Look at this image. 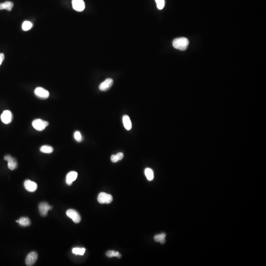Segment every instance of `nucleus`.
Wrapping results in <instances>:
<instances>
[{"instance_id":"8","label":"nucleus","mask_w":266,"mask_h":266,"mask_svg":"<svg viewBox=\"0 0 266 266\" xmlns=\"http://www.w3.org/2000/svg\"><path fill=\"white\" fill-rule=\"evenodd\" d=\"M35 94L42 99H47L50 96V92L42 87H37L35 90Z\"/></svg>"},{"instance_id":"2","label":"nucleus","mask_w":266,"mask_h":266,"mask_svg":"<svg viewBox=\"0 0 266 266\" xmlns=\"http://www.w3.org/2000/svg\"><path fill=\"white\" fill-rule=\"evenodd\" d=\"M48 122L42 119H35L33 121L32 126L36 130L39 131H43L48 125Z\"/></svg>"},{"instance_id":"3","label":"nucleus","mask_w":266,"mask_h":266,"mask_svg":"<svg viewBox=\"0 0 266 266\" xmlns=\"http://www.w3.org/2000/svg\"><path fill=\"white\" fill-rule=\"evenodd\" d=\"M112 200H113V197L112 195L105 193V192L100 193L98 197V201L101 204H110V203H112Z\"/></svg>"},{"instance_id":"15","label":"nucleus","mask_w":266,"mask_h":266,"mask_svg":"<svg viewBox=\"0 0 266 266\" xmlns=\"http://www.w3.org/2000/svg\"><path fill=\"white\" fill-rule=\"evenodd\" d=\"M16 222L18 223L21 226L23 227L29 226L31 224L30 220L27 217H22L18 220H16Z\"/></svg>"},{"instance_id":"27","label":"nucleus","mask_w":266,"mask_h":266,"mask_svg":"<svg viewBox=\"0 0 266 266\" xmlns=\"http://www.w3.org/2000/svg\"><path fill=\"white\" fill-rule=\"evenodd\" d=\"M5 59V55L3 53H0V65H1L2 62Z\"/></svg>"},{"instance_id":"1","label":"nucleus","mask_w":266,"mask_h":266,"mask_svg":"<svg viewBox=\"0 0 266 266\" xmlns=\"http://www.w3.org/2000/svg\"><path fill=\"white\" fill-rule=\"evenodd\" d=\"M189 40L186 37H178L175 39L173 42V45L177 50L182 51L185 50L189 45Z\"/></svg>"},{"instance_id":"4","label":"nucleus","mask_w":266,"mask_h":266,"mask_svg":"<svg viewBox=\"0 0 266 266\" xmlns=\"http://www.w3.org/2000/svg\"><path fill=\"white\" fill-rule=\"evenodd\" d=\"M66 214L67 216L71 219L75 223H79L81 221V215H79V212L74 209H70L67 210Z\"/></svg>"},{"instance_id":"16","label":"nucleus","mask_w":266,"mask_h":266,"mask_svg":"<svg viewBox=\"0 0 266 266\" xmlns=\"http://www.w3.org/2000/svg\"><path fill=\"white\" fill-rule=\"evenodd\" d=\"M13 2L6 1L4 3L0 4V10L6 9L8 11H11L13 7Z\"/></svg>"},{"instance_id":"25","label":"nucleus","mask_w":266,"mask_h":266,"mask_svg":"<svg viewBox=\"0 0 266 266\" xmlns=\"http://www.w3.org/2000/svg\"><path fill=\"white\" fill-rule=\"evenodd\" d=\"M116 156L117 157L118 159L119 160H122L123 158V156H124V154L123 153H122V152H119L117 154H116Z\"/></svg>"},{"instance_id":"11","label":"nucleus","mask_w":266,"mask_h":266,"mask_svg":"<svg viewBox=\"0 0 266 266\" xmlns=\"http://www.w3.org/2000/svg\"><path fill=\"white\" fill-rule=\"evenodd\" d=\"M72 5L74 9L77 11H82L85 8L83 0H73Z\"/></svg>"},{"instance_id":"22","label":"nucleus","mask_w":266,"mask_h":266,"mask_svg":"<svg viewBox=\"0 0 266 266\" xmlns=\"http://www.w3.org/2000/svg\"><path fill=\"white\" fill-rule=\"evenodd\" d=\"M157 6L159 9H162L165 6V0H155Z\"/></svg>"},{"instance_id":"9","label":"nucleus","mask_w":266,"mask_h":266,"mask_svg":"<svg viewBox=\"0 0 266 266\" xmlns=\"http://www.w3.org/2000/svg\"><path fill=\"white\" fill-rule=\"evenodd\" d=\"M1 119L2 122L6 124L10 123L13 120V115L11 111L6 110L3 112L1 116Z\"/></svg>"},{"instance_id":"7","label":"nucleus","mask_w":266,"mask_h":266,"mask_svg":"<svg viewBox=\"0 0 266 266\" xmlns=\"http://www.w3.org/2000/svg\"><path fill=\"white\" fill-rule=\"evenodd\" d=\"M4 159L6 161L8 162V168L9 170H13L17 168L18 164L15 158L11 156V155H8L5 157Z\"/></svg>"},{"instance_id":"24","label":"nucleus","mask_w":266,"mask_h":266,"mask_svg":"<svg viewBox=\"0 0 266 266\" xmlns=\"http://www.w3.org/2000/svg\"><path fill=\"white\" fill-rule=\"evenodd\" d=\"M111 160L113 163L117 162L118 161H119V160L118 159L116 155H112Z\"/></svg>"},{"instance_id":"14","label":"nucleus","mask_w":266,"mask_h":266,"mask_svg":"<svg viewBox=\"0 0 266 266\" xmlns=\"http://www.w3.org/2000/svg\"><path fill=\"white\" fill-rule=\"evenodd\" d=\"M122 120L123 123L125 128L127 130H131L132 128V122L129 116L127 115H125L123 116Z\"/></svg>"},{"instance_id":"26","label":"nucleus","mask_w":266,"mask_h":266,"mask_svg":"<svg viewBox=\"0 0 266 266\" xmlns=\"http://www.w3.org/2000/svg\"><path fill=\"white\" fill-rule=\"evenodd\" d=\"M106 255L108 257H113V251H108L106 253Z\"/></svg>"},{"instance_id":"10","label":"nucleus","mask_w":266,"mask_h":266,"mask_svg":"<svg viewBox=\"0 0 266 266\" xmlns=\"http://www.w3.org/2000/svg\"><path fill=\"white\" fill-rule=\"evenodd\" d=\"M24 187L29 192H33L37 189V185L36 183L30 180H26L24 182Z\"/></svg>"},{"instance_id":"6","label":"nucleus","mask_w":266,"mask_h":266,"mask_svg":"<svg viewBox=\"0 0 266 266\" xmlns=\"http://www.w3.org/2000/svg\"><path fill=\"white\" fill-rule=\"evenodd\" d=\"M52 207L45 202H42L40 204L39 210L40 215L43 217L47 216L48 211L51 210Z\"/></svg>"},{"instance_id":"17","label":"nucleus","mask_w":266,"mask_h":266,"mask_svg":"<svg viewBox=\"0 0 266 266\" xmlns=\"http://www.w3.org/2000/svg\"><path fill=\"white\" fill-rule=\"evenodd\" d=\"M166 234L165 233H162V234H158L156 235L155 236L154 239L155 241L156 242H159L162 244H164L166 242L165 240Z\"/></svg>"},{"instance_id":"18","label":"nucleus","mask_w":266,"mask_h":266,"mask_svg":"<svg viewBox=\"0 0 266 266\" xmlns=\"http://www.w3.org/2000/svg\"><path fill=\"white\" fill-rule=\"evenodd\" d=\"M144 173L146 177L149 181H151L154 178V173L152 169L146 168L144 170Z\"/></svg>"},{"instance_id":"21","label":"nucleus","mask_w":266,"mask_h":266,"mask_svg":"<svg viewBox=\"0 0 266 266\" xmlns=\"http://www.w3.org/2000/svg\"><path fill=\"white\" fill-rule=\"evenodd\" d=\"M32 27L33 24L31 23V22L26 21L24 22L22 24V28L24 31H28L31 29Z\"/></svg>"},{"instance_id":"23","label":"nucleus","mask_w":266,"mask_h":266,"mask_svg":"<svg viewBox=\"0 0 266 266\" xmlns=\"http://www.w3.org/2000/svg\"><path fill=\"white\" fill-rule=\"evenodd\" d=\"M74 138L78 142H81L82 141V136L80 132L76 131L74 133Z\"/></svg>"},{"instance_id":"12","label":"nucleus","mask_w":266,"mask_h":266,"mask_svg":"<svg viewBox=\"0 0 266 266\" xmlns=\"http://www.w3.org/2000/svg\"><path fill=\"white\" fill-rule=\"evenodd\" d=\"M113 83V81L112 79H107L99 86V89L101 91H105L108 90Z\"/></svg>"},{"instance_id":"19","label":"nucleus","mask_w":266,"mask_h":266,"mask_svg":"<svg viewBox=\"0 0 266 266\" xmlns=\"http://www.w3.org/2000/svg\"><path fill=\"white\" fill-rule=\"evenodd\" d=\"M53 148L50 146H43L40 147V150L42 152L44 153L50 154L53 151Z\"/></svg>"},{"instance_id":"13","label":"nucleus","mask_w":266,"mask_h":266,"mask_svg":"<svg viewBox=\"0 0 266 266\" xmlns=\"http://www.w3.org/2000/svg\"><path fill=\"white\" fill-rule=\"evenodd\" d=\"M77 173L74 171L70 172L66 175V183L68 185H71L74 181L76 180L77 178Z\"/></svg>"},{"instance_id":"5","label":"nucleus","mask_w":266,"mask_h":266,"mask_svg":"<svg viewBox=\"0 0 266 266\" xmlns=\"http://www.w3.org/2000/svg\"><path fill=\"white\" fill-rule=\"evenodd\" d=\"M38 258L37 253L33 251L28 254L25 259V263L27 266H33L35 264Z\"/></svg>"},{"instance_id":"20","label":"nucleus","mask_w":266,"mask_h":266,"mask_svg":"<svg viewBox=\"0 0 266 266\" xmlns=\"http://www.w3.org/2000/svg\"><path fill=\"white\" fill-rule=\"evenodd\" d=\"M73 253L76 255H83L85 252V248H74L72 250Z\"/></svg>"}]
</instances>
